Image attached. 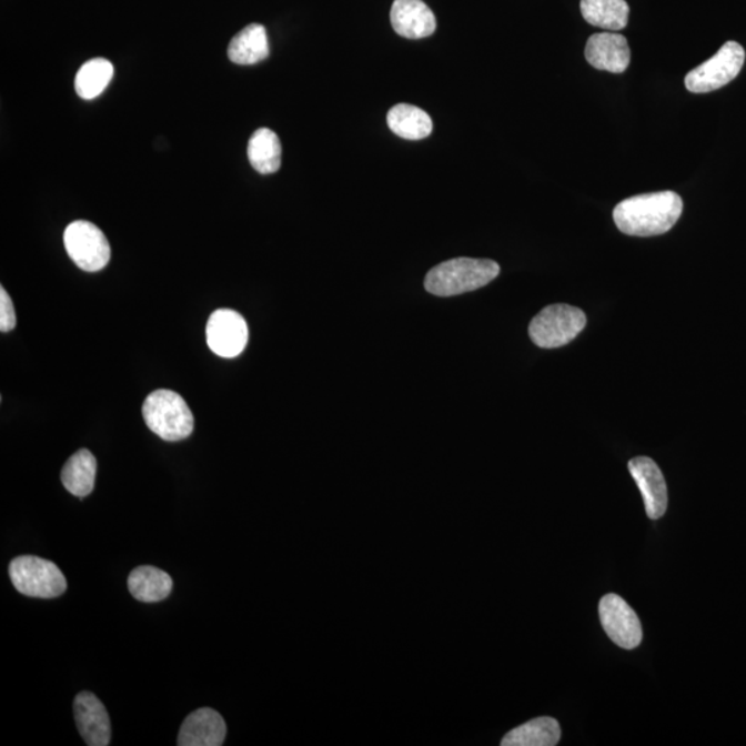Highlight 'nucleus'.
I'll return each instance as SVG.
<instances>
[{
	"label": "nucleus",
	"mask_w": 746,
	"mask_h": 746,
	"mask_svg": "<svg viewBox=\"0 0 746 746\" xmlns=\"http://www.w3.org/2000/svg\"><path fill=\"white\" fill-rule=\"evenodd\" d=\"M112 77L114 65L105 59H93L79 68L75 78V89L79 98L93 100L104 92Z\"/></svg>",
	"instance_id": "4be33fe9"
},
{
	"label": "nucleus",
	"mask_w": 746,
	"mask_h": 746,
	"mask_svg": "<svg viewBox=\"0 0 746 746\" xmlns=\"http://www.w3.org/2000/svg\"><path fill=\"white\" fill-rule=\"evenodd\" d=\"M130 593L135 601L157 603L165 601L173 591L172 576L152 565H141L128 578Z\"/></svg>",
	"instance_id": "2eb2a0df"
},
{
	"label": "nucleus",
	"mask_w": 746,
	"mask_h": 746,
	"mask_svg": "<svg viewBox=\"0 0 746 746\" xmlns=\"http://www.w3.org/2000/svg\"><path fill=\"white\" fill-rule=\"evenodd\" d=\"M64 245L72 262L88 273L103 270L110 262L109 240L98 225L84 222V220H78L68 225L64 233Z\"/></svg>",
	"instance_id": "0eeeda50"
},
{
	"label": "nucleus",
	"mask_w": 746,
	"mask_h": 746,
	"mask_svg": "<svg viewBox=\"0 0 746 746\" xmlns=\"http://www.w3.org/2000/svg\"><path fill=\"white\" fill-rule=\"evenodd\" d=\"M17 591L28 597L54 598L67 591V579L58 565L37 556H20L9 565Z\"/></svg>",
	"instance_id": "39448f33"
},
{
	"label": "nucleus",
	"mask_w": 746,
	"mask_h": 746,
	"mask_svg": "<svg viewBox=\"0 0 746 746\" xmlns=\"http://www.w3.org/2000/svg\"><path fill=\"white\" fill-rule=\"evenodd\" d=\"M16 324L17 316L14 304L11 302L9 293L4 291V288H2V290H0V331H13Z\"/></svg>",
	"instance_id": "5701e85b"
},
{
	"label": "nucleus",
	"mask_w": 746,
	"mask_h": 746,
	"mask_svg": "<svg viewBox=\"0 0 746 746\" xmlns=\"http://www.w3.org/2000/svg\"><path fill=\"white\" fill-rule=\"evenodd\" d=\"M745 62V50L737 42L723 44L714 58L688 72L686 88L692 93H709L726 87L738 77Z\"/></svg>",
	"instance_id": "423d86ee"
},
{
	"label": "nucleus",
	"mask_w": 746,
	"mask_h": 746,
	"mask_svg": "<svg viewBox=\"0 0 746 746\" xmlns=\"http://www.w3.org/2000/svg\"><path fill=\"white\" fill-rule=\"evenodd\" d=\"M604 632L621 648L633 649L643 641L642 622L624 598L609 593L598 604Z\"/></svg>",
	"instance_id": "6e6552de"
},
{
	"label": "nucleus",
	"mask_w": 746,
	"mask_h": 746,
	"mask_svg": "<svg viewBox=\"0 0 746 746\" xmlns=\"http://www.w3.org/2000/svg\"><path fill=\"white\" fill-rule=\"evenodd\" d=\"M145 425L158 437L171 443L185 440L194 432V415L182 395L171 390H157L143 404Z\"/></svg>",
	"instance_id": "7ed1b4c3"
},
{
	"label": "nucleus",
	"mask_w": 746,
	"mask_h": 746,
	"mask_svg": "<svg viewBox=\"0 0 746 746\" xmlns=\"http://www.w3.org/2000/svg\"><path fill=\"white\" fill-rule=\"evenodd\" d=\"M387 124L392 132L405 140H422L431 135L432 118L427 112L411 104L394 105L387 114Z\"/></svg>",
	"instance_id": "412c9836"
},
{
	"label": "nucleus",
	"mask_w": 746,
	"mask_h": 746,
	"mask_svg": "<svg viewBox=\"0 0 746 746\" xmlns=\"http://www.w3.org/2000/svg\"><path fill=\"white\" fill-rule=\"evenodd\" d=\"M228 736L223 716L212 708H201L185 717L180 728L179 746H220Z\"/></svg>",
	"instance_id": "ddd939ff"
},
{
	"label": "nucleus",
	"mask_w": 746,
	"mask_h": 746,
	"mask_svg": "<svg viewBox=\"0 0 746 746\" xmlns=\"http://www.w3.org/2000/svg\"><path fill=\"white\" fill-rule=\"evenodd\" d=\"M248 158L259 173H275L281 168L282 147L273 130L260 128L248 144Z\"/></svg>",
	"instance_id": "aec40b11"
},
{
	"label": "nucleus",
	"mask_w": 746,
	"mask_h": 746,
	"mask_svg": "<svg viewBox=\"0 0 746 746\" xmlns=\"http://www.w3.org/2000/svg\"><path fill=\"white\" fill-rule=\"evenodd\" d=\"M79 734L89 746H107L111 739L109 712L94 694L79 693L73 700Z\"/></svg>",
	"instance_id": "9b49d317"
},
{
	"label": "nucleus",
	"mask_w": 746,
	"mask_h": 746,
	"mask_svg": "<svg viewBox=\"0 0 746 746\" xmlns=\"http://www.w3.org/2000/svg\"><path fill=\"white\" fill-rule=\"evenodd\" d=\"M270 43L265 28L251 24L233 38L229 47V58L234 64L252 65L269 58Z\"/></svg>",
	"instance_id": "f3484780"
},
{
	"label": "nucleus",
	"mask_w": 746,
	"mask_h": 746,
	"mask_svg": "<svg viewBox=\"0 0 746 746\" xmlns=\"http://www.w3.org/2000/svg\"><path fill=\"white\" fill-rule=\"evenodd\" d=\"M587 62L596 70L622 73L631 64V49L626 38L618 32L595 33L586 43Z\"/></svg>",
	"instance_id": "f8f14e48"
},
{
	"label": "nucleus",
	"mask_w": 746,
	"mask_h": 746,
	"mask_svg": "<svg viewBox=\"0 0 746 746\" xmlns=\"http://www.w3.org/2000/svg\"><path fill=\"white\" fill-rule=\"evenodd\" d=\"M581 11L591 26L609 32L624 30L629 22V4L625 0H581Z\"/></svg>",
	"instance_id": "6ab92c4d"
},
{
	"label": "nucleus",
	"mask_w": 746,
	"mask_h": 746,
	"mask_svg": "<svg viewBox=\"0 0 746 746\" xmlns=\"http://www.w3.org/2000/svg\"><path fill=\"white\" fill-rule=\"evenodd\" d=\"M390 20L394 31L409 39L431 37L437 28L433 11L422 0H394Z\"/></svg>",
	"instance_id": "4468645a"
},
{
	"label": "nucleus",
	"mask_w": 746,
	"mask_h": 746,
	"mask_svg": "<svg viewBox=\"0 0 746 746\" xmlns=\"http://www.w3.org/2000/svg\"><path fill=\"white\" fill-rule=\"evenodd\" d=\"M500 264L488 259L457 258L429 271L425 288L432 295L448 298L480 290L500 275Z\"/></svg>",
	"instance_id": "f03ea898"
},
{
	"label": "nucleus",
	"mask_w": 746,
	"mask_h": 746,
	"mask_svg": "<svg viewBox=\"0 0 746 746\" xmlns=\"http://www.w3.org/2000/svg\"><path fill=\"white\" fill-rule=\"evenodd\" d=\"M682 212L683 201L676 192H653L619 202L614 209V222L624 234L654 236L668 233Z\"/></svg>",
	"instance_id": "f257e3e1"
},
{
	"label": "nucleus",
	"mask_w": 746,
	"mask_h": 746,
	"mask_svg": "<svg viewBox=\"0 0 746 746\" xmlns=\"http://www.w3.org/2000/svg\"><path fill=\"white\" fill-rule=\"evenodd\" d=\"M98 473V461L89 450H79L61 471V482L68 493L78 497L92 494Z\"/></svg>",
	"instance_id": "dca6fc26"
},
{
	"label": "nucleus",
	"mask_w": 746,
	"mask_h": 746,
	"mask_svg": "<svg viewBox=\"0 0 746 746\" xmlns=\"http://www.w3.org/2000/svg\"><path fill=\"white\" fill-rule=\"evenodd\" d=\"M586 315L568 304H552L531 321V341L541 349H558L574 341L586 326Z\"/></svg>",
	"instance_id": "20e7f679"
},
{
	"label": "nucleus",
	"mask_w": 746,
	"mask_h": 746,
	"mask_svg": "<svg viewBox=\"0 0 746 746\" xmlns=\"http://www.w3.org/2000/svg\"><path fill=\"white\" fill-rule=\"evenodd\" d=\"M562 738V728L553 717H538L513 728L503 737L502 746H555Z\"/></svg>",
	"instance_id": "a211bd4d"
},
{
	"label": "nucleus",
	"mask_w": 746,
	"mask_h": 746,
	"mask_svg": "<svg viewBox=\"0 0 746 746\" xmlns=\"http://www.w3.org/2000/svg\"><path fill=\"white\" fill-rule=\"evenodd\" d=\"M249 330L244 316L234 310L214 311L206 326L208 346L219 357L234 359L244 352Z\"/></svg>",
	"instance_id": "1a4fd4ad"
},
{
	"label": "nucleus",
	"mask_w": 746,
	"mask_h": 746,
	"mask_svg": "<svg viewBox=\"0 0 746 746\" xmlns=\"http://www.w3.org/2000/svg\"><path fill=\"white\" fill-rule=\"evenodd\" d=\"M627 468L641 490L647 516L652 520L663 517L668 507V488L657 463L649 457L637 456L627 463Z\"/></svg>",
	"instance_id": "9d476101"
}]
</instances>
